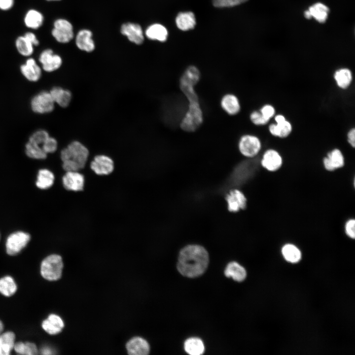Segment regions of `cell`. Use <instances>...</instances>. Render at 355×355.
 <instances>
[{"label": "cell", "instance_id": "ee69618b", "mask_svg": "<svg viewBox=\"0 0 355 355\" xmlns=\"http://www.w3.org/2000/svg\"><path fill=\"white\" fill-rule=\"evenodd\" d=\"M24 36L34 45L37 46L39 42L36 35L32 32H27Z\"/></svg>", "mask_w": 355, "mask_h": 355}, {"label": "cell", "instance_id": "4dcf8cb0", "mask_svg": "<svg viewBox=\"0 0 355 355\" xmlns=\"http://www.w3.org/2000/svg\"><path fill=\"white\" fill-rule=\"evenodd\" d=\"M282 253L284 259L288 262L295 263L300 261L301 252L295 245L287 244L282 248Z\"/></svg>", "mask_w": 355, "mask_h": 355}, {"label": "cell", "instance_id": "ffe728a7", "mask_svg": "<svg viewBox=\"0 0 355 355\" xmlns=\"http://www.w3.org/2000/svg\"><path fill=\"white\" fill-rule=\"evenodd\" d=\"M129 355H146L149 353V346L144 339L136 337L131 339L126 344Z\"/></svg>", "mask_w": 355, "mask_h": 355}, {"label": "cell", "instance_id": "52a82bcc", "mask_svg": "<svg viewBox=\"0 0 355 355\" xmlns=\"http://www.w3.org/2000/svg\"><path fill=\"white\" fill-rule=\"evenodd\" d=\"M30 240L28 233L17 231L11 234L7 238L6 250L8 254L14 255L19 253Z\"/></svg>", "mask_w": 355, "mask_h": 355}, {"label": "cell", "instance_id": "30bf717a", "mask_svg": "<svg viewBox=\"0 0 355 355\" xmlns=\"http://www.w3.org/2000/svg\"><path fill=\"white\" fill-rule=\"evenodd\" d=\"M275 123L271 124L268 127L270 133L273 136L280 138H286L292 131L291 123L282 114L275 115Z\"/></svg>", "mask_w": 355, "mask_h": 355}, {"label": "cell", "instance_id": "7bdbcfd3", "mask_svg": "<svg viewBox=\"0 0 355 355\" xmlns=\"http://www.w3.org/2000/svg\"><path fill=\"white\" fill-rule=\"evenodd\" d=\"M14 4V0H0V9L4 11L11 9Z\"/></svg>", "mask_w": 355, "mask_h": 355}, {"label": "cell", "instance_id": "d4e9b609", "mask_svg": "<svg viewBox=\"0 0 355 355\" xmlns=\"http://www.w3.org/2000/svg\"><path fill=\"white\" fill-rule=\"evenodd\" d=\"M176 23L180 30L185 31L192 29L196 25L194 14L190 11L180 12L176 18Z\"/></svg>", "mask_w": 355, "mask_h": 355}, {"label": "cell", "instance_id": "f546056e", "mask_svg": "<svg viewBox=\"0 0 355 355\" xmlns=\"http://www.w3.org/2000/svg\"><path fill=\"white\" fill-rule=\"evenodd\" d=\"M55 176L51 171L45 169H41L38 173L36 185L40 189H47L53 184Z\"/></svg>", "mask_w": 355, "mask_h": 355}, {"label": "cell", "instance_id": "ac0fdd59", "mask_svg": "<svg viewBox=\"0 0 355 355\" xmlns=\"http://www.w3.org/2000/svg\"><path fill=\"white\" fill-rule=\"evenodd\" d=\"M344 155L338 148H334L329 151L323 160L325 169L329 171L342 168L344 165Z\"/></svg>", "mask_w": 355, "mask_h": 355}, {"label": "cell", "instance_id": "f1b7e54d", "mask_svg": "<svg viewBox=\"0 0 355 355\" xmlns=\"http://www.w3.org/2000/svg\"><path fill=\"white\" fill-rule=\"evenodd\" d=\"M15 336L13 332L7 331L0 335V355H8L13 349Z\"/></svg>", "mask_w": 355, "mask_h": 355}, {"label": "cell", "instance_id": "484cf974", "mask_svg": "<svg viewBox=\"0 0 355 355\" xmlns=\"http://www.w3.org/2000/svg\"><path fill=\"white\" fill-rule=\"evenodd\" d=\"M145 35L150 39L164 42L166 40L168 33L167 29L162 25L154 24L147 28Z\"/></svg>", "mask_w": 355, "mask_h": 355}, {"label": "cell", "instance_id": "9a60e30c", "mask_svg": "<svg viewBox=\"0 0 355 355\" xmlns=\"http://www.w3.org/2000/svg\"><path fill=\"white\" fill-rule=\"evenodd\" d=\"M329 9L323 3L316 2L311 5L304 12V16L307 19L313 18L320 23H324L327 19Z\"/></svg>", "mask_w": 355, "mask_h": 355}, {"label": "cell", "instance_id": "836d02e7", "mask_svg": "<svg viewBox=\"0 0 355 355\" xmlns=\"http://www.w3.org/2000/svg\"><path fill=\"white\" fill-rule=\"evenodd\" d=\"M17 290L16 284L13 279L6 276L0 279V292L5 296L13 295Z\"/></svg>", "mask_w": 355, "mask_h": 355}, {"label": "cell", "instance_id": "d6a6232c", "mask_svg": "<svg viewBox=\"0 0 355 355\" xmlns=\"http://www.w3.org/2000/svg\"><path fill=\"white\" fill-rule=\"evenodd\" d=\"M25 152L28 157L36 159H44L47 154L41 145L29 141L26 144Z\"/></svg>", "mask_w": 355, "mask_h": 355}, {"label": "cell", "instance_id": "277c9868", "mask_svg": "<svg viewBox=\"0 0 355 355\" xmlns=\"http://www.w3.org/2000/svg\"><path fill=\"white\" fill-rule=\"evenodd\" d=\"M63 267L61 256L58 254H51L42 261L40 273L42 277L47 280L56 281L61 277Z\"/></svg>", "mask_w": 355, "mask_h": 355}, {"label": "cell", "instance_id": "3957f363", "mask_svg": "<svg viewBox=\"0 0 355 355\" xmlns=\"http://www.w3.org/2000/svg\"><path fill=\"white\" fill-rule=\"evenodd\" d=\"M203 119L199 98L187 100V108L179 124L181 129L187 132H194L201 125Z\"/></svg>", "mask_w": 355, "mask_h": 355}, {"label": "cell", "instance_id": "ab89813d", "mask_svg": "<svg viewBox=\"0 0 355 355\" xmlns=\"http://www.w3.org/2000/svg\"><path fill=\"white\" fill-rule=\"evenodd\" d=\"M42 147L46 154L54 153L57 149L58 142L54 138L49 136L43 142Z\"/></svg>", "mask_w": 355, "mask_h": 355}, {"label": "cell", "instance_id": "9c48e42d", "mask_svg": "<svg viewBox=\"0 0 355 355\" xmlns=\"http://www.w3.org/2000/svg\"><path fill=\"white\" fill-rule=\"evenodd\" d=\"M90 167L98 176H107L113 172L114 162L111 158L106 155L98 154L91 162Z\"/></svg>", "mask_w": 355, "mask_h": 355}, {"label": "cell", "instance_id": "2e32d148", "mask_svg": "<svg viewBox=\"0 0 355 355\" xmlns=\"http://www.w3.org/2000/svg\"><path fill=\"white\" fill-rule=\"evenodd\" d=\"M20 71L23 75L31 82H36L41 77V68L37 65L34 58H28L25 64L20 66Z\"/></svg>", "mask_w": 355, "mask_h": 355}, {"label": "cell", "instance_id": "cb8c5ba5", "mask_svg": "<svg viewBox=\"0 0 355 355\" xmlns=\"http://www.w3.org/2000/svg\"><path fill=\"white\" fill-rule=\"evenodd\" d=\"M334 79L338 87L347 89L351 85L353 79L352 71L347 68L337 70L333 74Z\"/></svg>", "mask_w": 355, "mask_h": 355}, {"label": "cell", "instance_id": "4316f807", "mask_svg": "<svg viewBox=\"0 0 355 355\" xmlns=\"http://www.w3.org/2000/svg\"><path fill=\"white\" fill-rule=\"evenodd\" d=\"M24 21L27 27L35 30L42 25L44 17L40 12L32 9L27 12Z\"/></svg>", "mask_w": 355, "mask_h": 355}, {"label": "cell", "instance_id": "8992f818", "mask_svg": "<svg viewBox=\"0 0 355 355\" xmlns=\"http://www.w3.org/2000/svg\"><path fill=\"white\" fill-rule=\"evenodd\" d=\"M55 104L49 91H43L33 97L31 101V107L36 113L45 114L54 110Z\"/></svg>", "mask_w": 355, "mask_h": 355}, {"label": "cell", "instance_id": "d6986e66", "mask_svg": "<svg viewBox=\"0 0 355 355\" xmlns=\"http://www.w3.org/2000/svg\"><path fill=\"white\" fill-rule=\"evenodd\" d=\"M228 210L236 212L240 209H244L247 205V199L244 194L240 190L231 191L226 197Z\"/></svg>", "mask_w": 355, "mask_h": 355}, {"label": "cell", "instance_id": "4fadbf2b", "mask_svg": "<svg viewBox=\"0 0 355 355\" xmlns=\"http://www.w3.org/2000/svg\"><path fill=\"white\" fill-rule=\"evenodd\" d=\"M262 166L270 172H275L280 169L283 158L278 151L268 149L263 153L261 160Z\"/></svg>", "mask_w": 355, "mask_h": 355}, {"label": "cell", "instance_id": "83f0119b", "mask_svg": "<svg viewBox=\"0 0 355 355\" xmlns=\"http://www.w3.org/2000/svg\"><path fill=\"white\" fill-rule=\"evenodd\" d=\"M224 274L226 277H231L237 282L244 281L247 276L245 269L236 262H231L227 265Z\"/></svg>", "mask_w": 355, "mask_h": 355}, {"label": "cell", "instance_id": "7c38bea8", "mask_svg": "<svg viewBox=\"0 0 355 355\" xmlns=\"http://www.w3.org/2000/svg\"><path fill=\"white\" fill-rule=\"evenodd\" d=\"M38 60L42 69L48 72L57 70L62 64V58L57 54H54L51 49H46L40 54Z\"/></svg>", "mask_w": 355, "mask_h": 355}, {"label": "cell", "instance_id": "c3c4849f", "mask_svg": "<svg viewBox=\"0 0 355 355\" xmlns=\"http://www.w3.org/2000/svg\"><path fill=\"white\" fill-rule=\"evenodd\" d=\"M47 1H56V0H46Z\"/></svg>", "mask_w": 355, "mask_h": 355}, {"label": "cell", "instance_id": "f6af8a7d", "mask_svg": "<svg viewBox=\"0 0 355 355\" xmlns=\"http://www.w3.org/2000/svg\"><path fill=\"white\" fill-rule=\"evenodd\" d=\"M347 141L350 145L354 148L355 147V129L351 128L347 133Z\"/></svg>", "mask_w": 355, "mask_h": 355}, {"label": "cell", "instance_id": "b9f144b4", "mask_svg": "<svg viewBox=\"0 0 355 355\" xmlns=\"http://www.w3.org/2000/svg\"><path fill=\"white\" fill-rule=\"evenodd\" d=\"M345 231L347 235L351 239L355 238V220L350 219L346 223Z\"/></svg>", "mask_w": 355, "mask_h": 355}, {"label": "cell", "instance_id": "5b68a950", "mask_svg": "<svg viewBox=\"0 0 355 355\" xmlns=\"http://www.w3.org/2000/svg\"><path fill=\"white\" fill-rule=\"evenodd\" d=\"M238 146L243 155L248 158H252L260 152L262 143L260 139L256 135L246 134L240 137Z\"/></svg>", "mask_w": 355, "mask_h": 355}, {"label": "cell", "instance_id": "603a6c76", "mask_svg": "<svg viewBox=\"0 0 355 355\" xmlns=\"http://www.w3.org/2000/svg\"><path fill=\"white\" fill-rule=\"evenodd\" d=\"M64 326V322L62 319L55 314L50 315L42 323V328L46 332L51 335L60 332Z\"/></svg>", "mask_w": 355, "mask_h": 355}, {"label": "cell", "instance_id": "7402d4cb", "mask_svg": "<svg viewBox=\"0 0 355 355\" xmlns=\"http://www.w3.org/2000/svg\"><path fill=\"white\" fill-rule=\"evenodd\" d=\"M55 103L62 107H67L72 98L71 92L61 87H53L49 91Z\"/></svg>", "mask_w": 355, "mask_h": 355}, {"label": "cell", "instance_id": "8d00e7d4", "mask_svg": "<svg viewBox=\"0 0 355 355\" xmlns=\"http://www.w3.org/2000/svg\"><path fill=\"white\" fill-rule=\"evenodd\" d=\"M50 136L48 132L40 129L35 131L30 137L29 141L42 146L45 141Z\"/></svg>", "mask_w": 355, "mask_h": 355}, {"label": "cell", "instance_id": "7a4b0ae2", "mask_svg": "<svg viewBox=\"0 0 355 355\" xmlns=\"http://www.w3.org/2000/svg\"><path fill=\"white\" fill-rule=\"evenodd\" d=\"M89 151L81 142L74 141L60 152L63 169L67 171H79L86 166Z\"/></svg>", "mask_w": 355, "mask_h": 355}, {"label": "cell", "instance_id": "5bb4252c", "mask_svg": "<svg viewBox=\"0 0 355 355\" xmlns=\"http://www.w3.org/2000/svg\"><path fill=\"white\" fill-rule=\"evenodd\" d=\"M220 105L222 109L231 116L238 114L241 109V103L238 97L231 93L225 94L222 96Z\"/></svg>", "mask_w": 355, "mask_h": 355}, {"label": "cell", "instance_id": "7dc6e473", "mask_svg": "<svg viewBox=\"0 0 355 355\" xmlns=\"http://www.w3.org/2000/svg\"><path fill=\"white\" fill-rule=\"evenodd\" d=\"M3 329V325L2 322L0 320V335L2 333Z\"/></svg>", "mask_w": 355, "mask_h": 355}, {"label": "cell", "instance_id": "e575fe53", "mask_svg": "<svg viewBox=\"0 0 355 355\" xmlns=\"http://www.w3.org/2000/svg\"><path fill=\"white\" fill-rule=\"evenodd\" d=\"M18 52L23 56L29 57L34 52V45L24 36H18L15 41Z\"/></svg>", "mask_w": 355, "mask_h": 355}, {"label": "cell", "instance_id": "44dd1931", "mask_svg": "<svg viewBox=\"0 0 355 355\" xmlns=\"http://www.w3.org/2000/svg\"><path fill=\"white\" fill-rule=\"evenodd\" d=\"M92 32L86 29L80 30L76 36V45L80 50L87 52L93 51L95 44L92 38Z\"/></svg>", "mask_w": 355, "mask_h": 355}, {"label": "cell", "instance_id": "60d3db41", "mask_svg": "<svg viewBox=\"0 0 355 355\" xmlns=\"http://www.w3.org/2000/svg\"><path fill=\"white\" fill-rule=\"evenodd\" d=\"M261 113L269 120L275 115V107L270 104L263 105L259 110Z\"/></svg>", "mask_w": 355, "mask_h": 355}, {"label": "cell", "instance_id": "d590c367", "mask_svg": "<svg viewBox=\"0 0 355 355\" xmlns=\"http://www.w3.org/2000/svg\"><path fill=\"white\" fill-rule=\"evenodd\" d=\"M13 349L16 353L21 355H35L38 354L36 345L31 342L15 343Z\"/></svg>", "mask_w": 355, "mask_h": 355}, {"label": "cell", "instance_id": "8fae6325", "mask_svg": "<svg viewBox=\"0 0 355 355\" xmlns=\"http://www.w3.org/2000/svg\"><path fill=\"white\" fill-rule=\"evenodd\" d=\"M62 183L68 191L80 192L84 189L85 178L79 171H67L62 178Z\"/></svg>", "mask_w": 355, "mask_h": 355}, {"label": "cell", "instance_id": "e0dca14e", "mask_svg": "<svg viewBox=\"0 0 355 355\" xmlns=\"http://www.w3.org/2000/svg\"><path fill=\"white\" fill-rule=\"evenodd\" d=\"M121 33L126 36L130 41L137 44H140L143 41L142 30L139 24L132 23H125L121 26Z\"/></svg>", "mask_w": 355, "mask_h": 355}, {"label": "cell", "instance_id": "bcb514c9", "mask_svg": "<svg viewBox=\"0 0 355 355\" xmlns=\"http://www.w3.org/2000/svg\"><path fill=\"white\" fill-rule=\"evenodd\" d=\"M41 352L42 354L43 355H51L53 354L52 349L48 347H43Z\"/></svg>", "mask_w": 355, "mask_h": 355}, {"label": "cell", "instance_id": "f35d334b", "mask_svg": "<svg viewBox=\"0 0 355 355\" xmlns=\"http://www.w3.org/2000/svg\"><path fill=\"white\" fill-rule=\"evenodd\" d=\"M248 0H213V5L216 7H228L243 3Z\"/></svg>", "mask_w": 355, "mask_h": 355}, {"label": "cell", "instance_id": "ba28073f", "mask_svg": "<svg viewBox=\"0 0 355 355\" xmlns=\"http://www.w3.org/2000/svg\"><path fill=\"white\" fill-rule=\"evenodd\" d=\"M51 33L58 42L63 43L69 42L73 37L71 24L64 19H58L55 21Z\"/></svg>", "mask_w": 355, "mask_h": 355}, {"label": "cell", "instance_id": "74e56055", "mask_svg": "<svg viewBox=\"0 0 355 355\" xmlns=\"http://www.w3.org/2000/svg\"><path fill=\"white\" fill-rule=\"evenodd\" d=\"M249 119L250 121L255 125L263 126L266 125L269 121V119L265 117L259 111H252L249 115Z\"/></svg>", "mask_w": 355, "mask_h": 355}, {"label": "cell", "instance_id": "6da1fadb", "mask_svg": "<svg viewBox=\"0 0 355 355\" xmlns=\"http://www.w3.org/2000/svg\"><path fill=\"white\" fill-rule=\"evenodd\" d=\"M209 261V254L204 248L196 245H188L180 250L177 268L184 276L197 277L204 273Z\"/></svg>", "mask_w": 355, "mask_h": 355}, {"label": "cell", "instance_id": "1f68e13d", "mask_svg": "<svg viewBox=\"0 0 355 355\" xmlns=\"http://www.w3.org/2000/svg\"><path fill=\"white\" fill-rule=\"evenodd\" d=\"M184 350L186 353L191 355H200L205 350L202 341L198 338H190L184 343Z\"/></svg>", "mask_w": 355, "mask_h": 355}]
</instances>
